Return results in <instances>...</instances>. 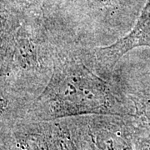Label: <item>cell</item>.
I'll return each mask as SVG.
<instances>
[{
	"label": "cell",
	"mask_w": 150,
	"mask_h": 150,
	"mask_svg": "<svg viewBox=\"0 0 150 150\" xmlns=\"http://www.w3.org/2000/svg\"><path fill=\"white\" fill-rule=\"evenodd\" d=\"M91 134L95 150H133L129 139L118 129L108 127L107 120H98Z\"/></svg>",
	"instance_id": "obj_2"
},
{
	"label": "cell",
	"mask_w": 150,
	"mask_h": 150,
	"mask_svg": "<svg viewBox=\"0 0 150 150\" xmlns=\"http://www.w3.org/2000/svg\"><path fill=\"white\" fill-rule=\"evenodd\" d=\"M90 48H58L51 77L25 110L33 117L54 118L82 114L131 116L132 108L113 74L108 78L94 68Z\"/></svg>",
	"instance_id": "obj_1"
}]
</instances>
